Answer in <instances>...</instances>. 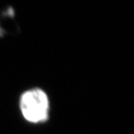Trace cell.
I'll list each match as a JSON object with an SVG mask.
<instances>
[{"instance_id": "1", "label": "cell", "mask_w": 134, "mask_h": 134, "mask_svg": "<svg viewBox=\"0 0 134 134\" xmlns=\"http://www.w3.org/2000/svg\"><path fill=\"white\" fill-rule=\"evenodd\" d=\"M49 100L43 90L34 88L23 93L19 99V109L25 119L31 124L43 123L48 119Z\"/></svg>"}]
</instances>
